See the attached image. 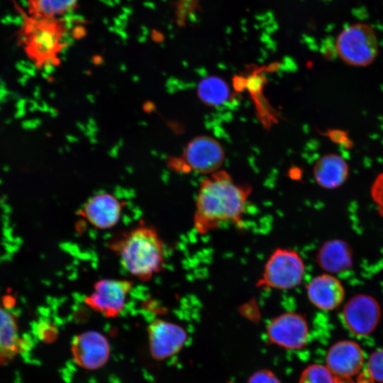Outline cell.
I'll return each instance as SVG.
<instances>
[{"instance_id": "24", "label": "cell", "mask_w": 383, "mask_h": 383, "mask_svg": "<svg viewBox=\"0 0 383 383\" xmlns=\"http://www.w3.org/2000/svg\"><path fill=\"white\" fill-rule=\"evenodd\" d=\"M372 196L383 216V173L378 175L372 186Z\"/></svg>"}, {"instance_id": "3", "label": "cell", "mask_w": 383, "mask_h": 383, "mask_svg": "<svg viewBox=\"0 0 383 383\" xmlns=\"http://www.w3.org/2000/svg\"><path fill=\"white\" fill-rule=\"evenodd\" d=\"M15 4L22 18L17 40L27 57L38 69L57 65L72 31L70 20L31 15Z\"/></svg>"}, {"instance_id": "16", "label": "cell", "mask_w": 383, "mask_h": 383, "mask_svg": "<svg viewBox=\"0 0 383 383\" xmlns=\"http://www.w3.org/2000/svg\"><path fill=\"white\" fill-rule=\"evenodd\" d=\"M349 167L345 160L339 155L331 153L320 157L313 169L317 184L328 189H335L347 179Z\"/></svg>"}, {"instance_id": "26", "label": "cell", "mask_w": 383, "mask_h": 383, "mask_svg": "<svg viewBox=\"0 0 383 383\" xmlns=\"http://www.w3.org/2000/svg\"><path fill=\"white\" fill-rule=\"evenodd\" d=\"M338 383H355L350 379H338ZM358 383H363L362 382H359Z\"/></svg>"}, {"instance_id": "10", "label": "cell", "mask_w": 383, "mask_h": 383, "mask_svg": "<svg viewBox=\"0 0 383 383\" xmlns=\"http://www.w3.org/2000/svg\"><path fill=\"white\" fill-rule=\"evenodd\" d=\"M148 339L151 357L163 360L181 350L187 334L182 326L174 323L155 319L148 326Z\"/></svg>"}, {"instance_id": "4", "label": "cell", "mask_w": 383, "mask_h": 383, "mask_svg": "<svg viewBox=\"0 0 383 383\" xmlns=\"http://www.w3.org/2000/svg\"><path fill=\"white\" fill-rule=\"evenodd\" d=\"M304 272V262L296 251L277 248L267 260L255 286L262 289H292L301 284Z\"/></svg>"}, {"instance_id": "20", "label": "cell", "mask_w": 383, "mask_h": 383, "mask_svg": "<svg viewBox=\"0 0 383 383\" xmlns=\"http://www.w3.org/2000/svg\"><path fill=\"white\" fill-rule=\"evenodd\" d=\"M299 383H338V379L326 365L314 364L304 370Z\"/></svg>"}, {"instance_id": "9", "label": "cell", "mask_w": 383, "mask_h": 383, "mask_svg": "<svg viewBox=\"0 0 383 383\" xmlns=\"http://www.w3.org/2000/svg\"><path fill=\"white\" fill-rule=\"evenodd\" d=\"M269 340L274 344L291 350L303 348L309 337L306 319L296 312H286L274 318L267 328Z\"/></svg>"}, {"instance_id": "15", "label": "cell", "mask_w": 383, "mask_h": 383, "mask_svg": "<svg viewBox=\"0 0 383 383\" xmlns=\"http://www.w3.org/2000/svg\"><path fill=\"white\" fill-rule=\"evenodd\" d=\"M23 349L25 343L16 316L0 306V365L12 362Z\"/></svg>"}, {"instance_id": "14", "label": "cell", "mask_w": 383, "mask_h": 383, "mask_svg": "<svg viewBox=\"0 0 383 383\" xmlns=\"http://www.w3.org/2000/svg\"><path fill=\"white\" fill-rule=\"evenodd\" d=\"M306 294L316 308L331 311L343 301L345 291L340 281L328 274L314 277L306 285Z\"/></svg>"}, {"instance_id": "13", "label": "cell", "mask_w": 383, "mask_h": 383, "mask_svg": "<svg viewBox=\"0 0 383 383\" xmlns=\"http://www.w3.org/2000/svg\"><path fill=\"white\" fill-rule=\"evenodd\" d=\"M362 348L355 341L340 340L334 343L326 357V367L338 379H350L364 365Z\"/></svg>"}, {"instance_id": "22", "label": "cell", "mask_w": 383, "mask_h": 383, "mask_svg": "<svg viewBox=\"0 0 383 383\" xmlns=\"http://www.w3.org/2000/svg\"><path fill=\"white\" fill-rule=\"evenodd\" d=\"M367 374L372 382L383 383V349L370 355L367 363Z\"/></svg>"}, {"instance_id": "1", "label": "cell", "mask_w": 383, "mask_h": 383, "mask_svg": "<svg viewBox=\"0 0 383 383\" xmlns=\"http://www.w3.org/2000/svg\"><path fill=\"white\" fill-rule=\"evenodd\" d=\"M251 192V187L236 183L225 170L211 174L198 189L193 217L195 231L205 235L226 223L241 227Z\"/></svg>"}, {"instance_id": "2", "label": "cell", "mask_w": 383, "mask_h": 383, "mask_svg": "<svg viewBox=\"0 0 383 383\" xmlns=\"http://www.w3.org/2000/svg\"><path fill=\"white\" fill-rule=\"evenodd\" d=\"M108 248L130 274L142 282L150 280L165 265V248L157 230L140 223L112 238Z\"/></svg>"}, {"instance_id": "8", "label": "cell", "mask_w": 383, "mask_h": 383, "mask_svg": "<svg viewBox=\"0 0 383 383\" xmlns=\"http://www.w3.org/2000/svg\"><path fill=\"white\" fill-rule=\"evenodd\" d=\"M381 317L377 301L366 294L352 297L344 306L343 318L348 329L354 335L365 336L372 333Z\"/></svg>"}, {"instance_id": "11", "label": "cell", "mask_w": 383, "mask_h": 383, "mask_svg": "<svg viewBox=\"0 0 383 383\" xmlns=\"http://www.w3.org/2000/svg\"><path fill=\"white\" fill-rule=\"evenodd\" d=\"M110 345L101 333L87 331L75 335L71 343L74 361L79 367L94 370L102 367L110 356Z\"/></svg>"}, {"instance_id": "21", "label": "cell", "mask_w": 383, "mask_h": 383, "mask_svg": "<svg viewBox=\"0 0 383 383\" xmlns=\"http://www.w3.org/2000/svg\"><path fill=\"white\" fill-rule=\"evenodd\" d=\"M199 9V0H175L176 22L179 26H184Z\"/></svg>"}, {"instance_id": "19", "label": "cell", "mask_w": 383, "mask_h": 383, "mask_svg": "<svg viewBox=\"0 0 383 383\" xmlns=\"http://www.w3.org/2000/svg\"><path fill=\"white\" fill-rule=\"evenodd\" d=\"M79 0H28L27 13L31 15L62 18L72 12Z\"/></svg>"}, {"instance_id": "17", "label": "cell", "mask_w": 383, "mask_h": 383, "mask_svg": "<svg viewBox=\"0 0 383 383\" xmlns=\"http://www.w3.org/2000/svg\"><path fill=\"white\" fill-rule=\"evenodd\" d=\"M316 260L318 266L328 272H340L352 267V250L343 240H328L319 248Z\"/></svg>"}, {"instance_id": "23", "label": "cell", "mask_w": 383, "mask_h": 383, "mask_svg": "<svg viewBox=\"0 0 383 383\" xmlns=\"http://www.w3.org/2000/svg\"><path fill=\"white\" fill-rule=\"evenodd\" d=\"M248 383H281L278 377L267 370L254 372L248 379Z\"/></svg>"}, {"instance_id": "25", "label": "cell", "mask_w": 383, "mask_h": 383, "mask_svg": "<svg viewBox=\"0 0 383 383\" xmlns=\"http://www.w3.org/2000/svg\"><path fill=\"white\" fill-rule=\"evenodd\" d=\"M326 135L333 142L340 144L345 148H350L353 143L348 136V132L340 129L329 130Z\"/></svg>"}, {"instance_id": "18", "label": "cell", "mask_w": 383, "mask_h": 383, "mask_svg": "<svg viewBox=\"0 0 383 383\" xmlns=\"http://www.w3.org/2000/svg\"><path fill=\"white\" fill-rule=\"evenodd\" d=\"M197 95L207 106H217L224 104L230 97L228 84L221 78L210 76L204 78L198 84Z\"/></svg>"}, {"instance_id": "6", "label": "cell", "mask_w": 383, "mask_h": 383, "mask_svg": "<svg viewBox=\"0 0 383 383\" xmlns=\"http://www.w3.org/2000/svg\"><path fill=\"white\" fill-rule=\"evenodd\" d=\"M224 159L223 148L217 140L199 135L187 144L181 157L173 158L170 165L177 172L211 174L218 171Z\"/></svg>"}, {"instance_id": "7", "label": "cell", "mask_w": 383, "mask_h": 383, "mask_svg": "<svg viewBox=\"0 0 383 383\" xmlns=\"http://www.w3.org/2000/svg\"><path fill=\"white\" fill-rule=\"evenodd\" d=\"M133 286L131 280L101 279L93 286V291L84 299L92 310L107 318H115L123 310Z\"/></svg>"}, {"instance_id": "12", "label": "cell", "mask_w": 383, "mask_h": 383, "mask_svg": "<svg viewBox=\"0 0 383 383\" xmlns=\"http://www.w3.org/2000/svg\"><path fill=\"white\" fill-rule=\"evenodd\" d=\"M124 202L104 192L90 197L77 212L90 225L100 230L114 227L120 221Z\"/></svg>"}, {"instance_id": "5", "label": "cell", "mask_w": 383, "mask_h": 383, "mask_svg": "<svg viewBox=\"0 0 383 383\" xmlns=\"http://www.w3.org/2000/svg\"><path fill=\"white\" fill-rule=\"evenodd\" d=\"M335 48L338 55L346 64L365 67L376 59L379 44L376 33L370 25L357 23L346 27L338 34Z\"/></svg>"}]
</instances>
